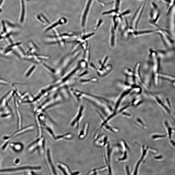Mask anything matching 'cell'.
I'll return each instance as SVG.
<instances>
[{"label":"cell","mask_w":175,"mask_h":175,"mask_svg":"<svg viewBox=\"0 0 175 175\" xmlns=\"http://www.w3.org/2000/svg\"><path fill=\"white\" fill-rule=\"evenodd\" d=\"M71 92L75 101L78 102L82 99L92 105L105 117L111 114L113 112L112 103L108 99L103 96L72 89Z\"/></svg>","instance_id":"6da1fadb"},{"label":"cell","mask_w":175,"mask_h":175,"mask_svg":"<svg viewBox=\"0 0 175 175\" xmlns=\"http://www.w3.org/2000/svg\"><path fill=\"white\" fill-rule=\"evenodd\" d=\"M85 110L86 107L83 104L79 105L75 114L70 122V125L72 128L75 129L78 128L84 116Z\"/></svg>","instance_id":"7a4b0ae2"},{"label":"cell","mask_w":175,"mask_h":175,"mask_svg":"<svg viewBox=\"0 0 175 175\" xmlns=\"http://www.w3.org/2000/svg\"><path fill=\"white\" fill-rule=\"evenodd\" d=\"M45 139L42 136L38 138L28 146L27 149L32 153L37 151L41 154L45 151Z\"/></svg>","instance_id":"3957f363"},{"label":"cell","mask_w":175,"mask_h":175,"mask_svg":"<svg viewBox=\"0 0 175 175\" xmlns=\"http://www.w3.org/2000/svg\"><path fill=\"white\" fill-rule=\"evenodd\" d=\"M39 166H25L0 169V173L16 172L26 170H38L41 169Z\"/></svg>","instance_id":"277c9868"},{"label":"cell","mask_w":175,"mask_h":175,"mask_svg":"<svg viewBox=\"0 0 175 175\" xmlns=\"http://www.w3.org/2000/svg\"><path fill=\"white\" fill-rule=\"evenodd\" d=\"M51 154L50 150L49 149H47L45 151V161L51 174L56 175L57 172L53 164Z\"/></svg>","instance_id":"5b68a950"},{"label":"cell","mask_w":175,"mask_h":175,"mask_svg":"<svg viewBox=\"0 0 175 175\" xmlns=\"http://www.w3.org/2000/svg\"><path fill=\"white\" fill-rule=\"evenodd\" d=\"M104 160L105 166L107 168L108 172L110 173L111 172L110 166V158L111 152V149L110 147V146L108 143L105 147Z\"/></svg>","instance_id":"8992f818"},{"label":"cell","mask_w":175,"mask_h":175,"mask_svg":"<svg viewBox=\"0 0 175 175\" xmlns=\"http://www.w3.org/2000/svg\"><path fill=\"white\" fill-rule=\"evenodd\" d=\"M151 96L154 101L165 114L167 115H171L172 113L167 108L165 102L159 97L154 95L151 94Z\"/></svg>","instance_id":"52a82bcc"},{"label":"cell","mask_w":175,"mask_h":175,"mask_svg":"<svg viewBox=\"0 0 175 175\" xmlns=\"http://www.w3.org/2000/svg\"><path fill=\"white\" fill-rule=\"evenodd\" d=\"M116 31L112 25L110 27L109 37V44L110 47L114 48L116 45L117 40Z\"/></svg>","instance_id":"ba28073f"},{"label":"cell","mask_w":175,"mask_h":175,"mask_svg":"<svg viewBox=\"0 0 175 175\" xmlns=\"http://www.w3.org/2000/svg\"><path fill=\"white\" fill-rule=\"evenodd\" d=\"M107 139V137L105 135H100L96 138L94 140V144L97 147H105L108 143Z\"/></svg>","instance_id":"9c48e42d"},{"label":"cell","mask_w":175,"mask_h":175,"mask_svg":"<svg viewBox=\"0 0 175 175\" xmlns=\"http://www.w3.org/2000/svg\"><path fill=\"white\" fill-rule=\"evenodd\" d=\"M56 166L60 172L64 175H72V172L69 166L66 164L58 162L56 164Z\"/></svg>","instance_id":"30bf717a"},{"label":"cell","mask_w":175,"mask_h":175,"mask_svg":"<svg viewBox=\"0 0 175 175\" xmlns=\"http://www.w3.org/2000/svg\"><path fill=\"white\" fill-rule=\"evenodd\" d=\"M90 126V123L88 122H86L84 124L78 134V137L79 139H84L87 136Z\"/></svg>","instance_id":"8fae6325"},{"label":"cell","mask_w":175,"mask_h":175,"mask_svg":"<svg viewBox=\"0 0 175 175\" xmlns=\"http://www.w3.org/2000/svg\"><path fill=\"white\" fill-rule=\"evenodd\" d=\"M33 128L34 127L33 126H30L20 129L19 130L14 132L11 136L9 137V139L8 140V141L10 142L12 139L26 132L31 131L33 130Z\"/></svg>","instance_id":"7c38bea8"},{"label":"cell","mask_w":175,"mask_h":175,"mask_svg":"<svg viewBox=\"0 0 175 175\" xmlns=\"http://www.w3.org/2000/svg\"><path fill=\"white\" fill-rule=\"evenodd\" d=\"M159 30V29L158 28L155 30H146L140 31L136 30L134 32L133 35L134 37H138L157 32Z\"/></svg>","instance_id":"4fadbf2b"},{"label":"cell","mask_w":175,"mask_h":175,"mask_svg":"<svg viewBox=\"0 0 175 175\" xmlns=\"http://www.w3.org/2000/svg\"><path fill=\"white\" fill-rule=\"evenodd\" d=\"M163 124L165 129L166 134L169 140L172 139V132L174 129L172 128L168 122L166 120L164 121Z\"/></svg>","instance_id":"5bb4252c"},{"label":"cell","mask_w":175,"mask_h":175,"mask_svg":"<svg viewBox=\"0 0 175 175\" xmlns=\"http://www.w3.org/2000/svg\"><path fill=\"white\" fill-rule=\"evenodd\" d=\"M9 144L11 148L15 152H21L23 148V145L20 142H10L9 143Z\"/></svg>","instance_id":"9a60e30c"},{"label":"cell","mask_w":175,"mask_h":175,"mask_svg":"<svg viewBox=\"0 0 175 175\" xmlns=\"http://www.w3.org/2000/svg\"><path fill=\"white\" fill-rule=\"evenodd\" d=\"M140 66L141 64L140 62H137L136 64L133 71L134 76L135 80L142 82L140 72Z\"/></svg>","instance_id":"2e32d148"},{"label":"cell","mask_w":175,"mask_h":175,"mask_svg":"<svg viewBox=\"0 0 175 175\" xmlns=\"http://www.w3.org/2000/svg\"><path fill=\"white\" fill-rule=\"evenodd\" d=\"M78 80L80 84L82 85H84L95 82L97 81L98 79L96 77H93L88 78H83Z\"/></svg>","instance_id":"e0dca14e"},{"label":"cell","mask_w":175,"mask_h":175,"mask_svg":"<svg viewBox=\"0 0 175 175\" xmlns=\"http://www.w3.org/2000/svg\"><path fill=\"white\" fill-rule=\"evenodd\" d=\"M107 170V167L105 166L100 167L96 168L90 170L88 173V175H99Z\"/></svg>","instance_id":"ac0fdd59"},{"label":"cell","mask_w":175,"mask_h":175,"mask_svg":"<svg viewBox=\"0 0 175 175\" xmlns=\"http://www.w3.org/2000/svg\"><path fill=\"white\" fill-rule=\"evenodd\" d=\"M89 45L87 48L84 51V53L83 55V60L85 62L87 68H88V67L89 64L90 63V52Z\"/></svg>","instance_id":"d6986e66"},{"label":"cell","mask_w":175,"mask_h":175,"mask_svg":"<svg viewBox=\"0 0 175 175\" xmlns=\"http://www.w3.org/2000/svg\"><path fill=\"white\" fill-rule=\"evenodd\" d=\"M73 137V134L70 132H68L55 137V140H69Z\"/></svg>","instance_id":"ffe728a7"},{"label":"cell","mask_w":175,"mask_h":175,"mask_svg":"<svg viewBox=\"0 0 175 175\" xmlns=\"http://www.w3.org/2000/svg\"><path fill=\"white\" fill-rule=\"evenodd\" d=\"M61 35L64 39L70 38L76 39L79 37L78 34L72 32L65 33L62 34Z\"/></svg>","instance_id":"44dd1931"},{"label":"cell","mask_w":175,"mask_h":175,"mask_svg":"<svg viewBox=\"0 0 175 175\" xmlns=\"http://www.w3.org/2000/svg\"><path fill=\"white\" fill-rule=\"evenodd\" d=\"M64 19H61L58 21V22H57L53 24L51 26H49L48 27L46 28L45 30V31L47 32L51 29L52 28L54 27H55L57 26L58 25H59L62 24H63L64 23V22H63L64 21Z\"/></svg>","instance_id":"7402d4cb"},{"label":"cell","mask_w":175,"mask_h":175,"mask_svg":"<svg viewBox=\"0 0 175 175\" xmlns=\"http://www.w3.org/2000/svg\"><path fill=\"white\" fill-rule=\"evenodd\" d=\"M22 3V12L20 18V21L22 22L24 21L25 13V6L24 0H21Z\"/></svg>","instance_id":"603a6c76"},{"label":"cell","mask_w":175,"mask_h":175,"mask_svg":"<svg viewBox=\"0 0 175 175\" xmlns=\"http://www.w3.org/2000/svg\"><path fill=\"white\" fill-rule=\"evenodd\" d=\"M165 103L167 108L172 114L173 113L172 110L171 102L168 98L166 97L165 98Z\"/></svg>","instance_id":"cb8c5ba5"},{"label":"cell","mask_w":175,"mask_h":175,"mask_svg":"<svg viewBox=\"0 0 175 175\" xmlns=\"http://www.w3.org/2000/svg\"><path fill=\"white\" fill-rule=\"evenodd\" d=\"M95 34V33L94 32L86 34H85V33H83L82 36L80 37L84 41H87L88 39L93 36Z\"/></svg>","instance_id":"d4e9b609"},{"label":"cell","mask_w":175,"mask_h":175,"mask_svg":"<svg viewBox=\"0 0 175 175\" xmlns=\"http://www.w3.org/2000/svg\"><path fill=\"white\" fill-rule=\"evenodd\" d=\"M123 72L127 76H134V71H132L129 68H125L123 70Z\"/></svg>","instance_id":"484cf974"},{"label":"cell","mask_w":175,"mask_h":175,"mask_svg":"<svg viewBox=\"0 0 175 175\" xmlns=\"http://www.w3.org/2000/svg\"><path fill=\"white\" fill-rule=\"evenodd\" d=\"M167 136V135L166 134H158L154 135L153 136V138L154 139H164L166 138Z\"/></svg>","instance_id":"4316f807"},{"label":"cell","mask_w":175,"mask_h":175,"mask_svg":"<svg viewBox=\"0 0 175 175\" xmlns=\"http://www.w3.org/2000/svg\"><path fill=\"white\" fill-rule=\"evenodd\" d=\"M88 67H89L92 70H96L97 69V68L96 67L95 65H94V63L92 62H90L89 64Z\"/></svg>","instance_id":"83f0119b"},{"label":"cell","mask_w":175,"mask_h":175,"mask_svg":"<svg viewBox=\"0 0 175 175\" xmlns=\"http://www.w3.org/2000/svg\"><path fill=\"white\" fill-rule=\"evenodd\" d=\"M20 162V160L18 158H15L14 160L13 163L16 165H17L19 164Z\"/></svg>","instance_id":"f1b7e54d"},{"label":"cell","mask_w":175,"mask_h":175,"mask_svg":"<svg viewBox=\"0 0 175 175\" xmlns=\"http://www.w3.org/2000/svg\"><path fill=\"white\" fill-rule=\"evenodd\" d=\"M169 142L171 145L174 147H175V141L172 139L169 140Z\"/></svg>","instance_id":"f546056e"},{"label":"cell","mask_w":175,"mask_h":175,"mask_svg":"<svg viewBox=\"0 0 175 175\" xmlns=\"http://www.w3.org/2000/svg\"><path fill=\"white\" fill-rule=\"evenodd\" d=\"M130 12V11L129 10H127L123 12L121 14V16H123L125 15H127Z\"/></svg>","instance_id":"4dcf8cb0"},{"label":"cell","mask_w":175,"mask_h":175,"mask_svg":"<svg viewBox=\"0 0 175 175\" xmlns=\"http://www.w3.org/2000/svg\"><path fill=\"white\" fill-rule=\"evenodd\" d=\"M0 162H1V159H0Z\"/></svg>","instance_id":"1f68e13d"}]
</instances>
